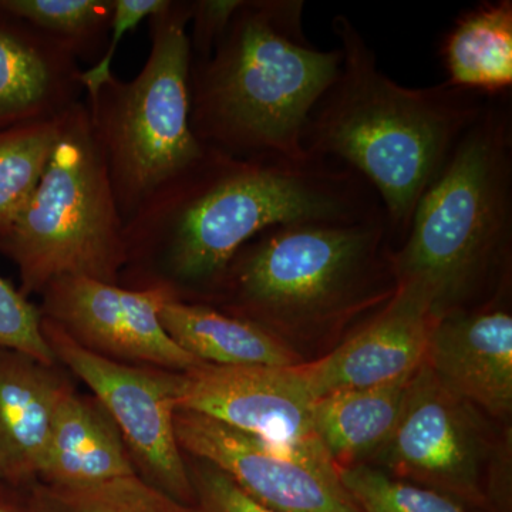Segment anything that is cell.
I'll return each instance as SVG.
<instances>
[{
    "instance_id": "5bb4252c",
    "label": "cell",
    "mask_w": 512,
    "mask_h": 512,
    "mask_svg": "<svg viewBox=\"0 0 512 512\" xmlns=\"http://www.w3.org/2000/svg\"><path fill=\"white\" fill-rule=\"evenodd\" d=\"M433 322L420 296L397 288L392 299L333 352L298 365L299 375L315 400L413 375L426 359Z\"/></svg>"
},
{
    "instance_id": "ba28073f",
    "label": "cell",
    "mask_w": 512,
    "mask_h": 512,
    "mask_svg": "<svg viewBox=\"0 0 512 512\" xmlns=\"http://www.w3.org/2000/svg\"><path fill=\"white\" fill-rule=\"evenodd\" d=\"M390 476L446 495L470 512H512L507 466L484 414L423 365L389 440L370 458Z\"/></svg>"
},
{
    "instance_id": "3957f363",
    "label": "cell",
    "mask_w": 512,
    "mask_h": 512,
    "mask_svg": "<svg viewBox=\"0 0 512 512\" xmlns=\"http://www.w3.org/2000/svg\"><path fill=\"white\" fill-rule=\"evenodd\" d=\"M303 0H244L208 59L191 62L190 124L202 146L239 158L305 160L312 110L342 66L313 46Z\"/></svg>"
},
{
    "instance_id": "52a82bcc",
    "label": "cell",
    "mask_w": 512,
    "mask_h": 512,
    "mask_svg": "<svg viewBox=\"0 0 512 512\" xmlns=\"http://www.w3.org/2000/svg\"><path fill=\"white\" fill-rule=\"evenodd\" d=\"M0 255L18 268L19 291L28 298L63 276L119 284L127 261L124 221L86 101L67 111L42 180L0 235Z\"/></svg>"
},
{
    "instance_id": "e0dca14e",
    "label": "cell",
    "mask_w": 512,
    "mask_h": 512,
    "mask_svg": "<svg viewBox=\"0 0 512 512\" xmlns=\"http://www.w3.org/2000/svg\"><path fill=\"white\" fill-rule=\"evenodd\" d=\"M137 473L119 427L94 396L64 392L39 473V483L86 487Z\"/></svg>"
},
{
    "instance_id": "d6986e66",
    "label": "cell",
    "mask_w": 512,
    "mask_h": 512,
    "mask_svg": "<svg viewBox=\"0 0 512 512\" xmlns=\"http://www.w3.org/2000/svg\"><path fill=\"white\" fill-rule=\"evenodd\" d=\"M439 55L450 86L488 99L511 94V0H483L463 10L441 37Z\"/></svg>"
},
{
    "instance_id": "83f0119b",
    "label": "cell",
    "mask_w": 512,
    "mask_h": 512,
    "mask_svg": "<svg viewBox=\"0 0 512 512\" xmlns=\"http://www.w3.org/2000/svg\"><path fill=\"white\" fill-rule=\"evenodd\" d=\"M244 0H191V62L208 59Z\"/></svg>"
},
{
    "instance_id": "6da1fadb",
    "label": "cell",
    "mask_w": 512,
    "mask_h": 512,
    "mask_svg": "<svg viewBox=\"0 0 512 512\" xmlns=\"http://www.w3.org/2000/svg\"><path fill=\"white\" fill-rule=\"evenodd\" d=\"M382 214L373 188L338 161L239 158L205 148L124 224L119 285L208 303L239 249L266 229Z\"/></svg>"
},
{
    "instance_id": "9a60e30c",
    "label": "cell",
    "mask_w": 512,
    "mask_h": 512,
    "mask_svg": "<svg viewBox=\"0 0 512 512\" xmlns=\"http://www.w3.org/2000/svg\"><path fill=\"white\" fill-rule=\"evenodd\" d=\"M80 74L66 46L0 12V130L63 116L83 101Z\"/></svg>"
},
{
    "instance_id": "5b68a950",
    "label": "cell",
    "mask_w": 512,
    "mask_h": 512,
    "mask_svg": "<svg viewBox=\"0 0 512 512\" xmlns=\"http://www.w3.org/2000/svg\"><path fill=\"white\" fill-rule=\"evenodd\" d=\"M393 252L384 214L353 224L278 225L239 249L208 305L289 345L320 339L392 299Z\"/></svg>"
},
{
    "instance_id": "cb8c5ba5",
    "label": "cell",
    "mask_w": 512,
    "mask_h": 512,
    "mask_svg": "<svg viewBox=\"0 0 512 512\" xmlns=\"http://www.w3.org/2000/svg\"><path fill=\"white\" fill-rule=\"evenodd\" d=\"M359 512H470L446 495L400 480L370 464L340 467Z\"/></svg>"
},
{
    "instance_id": "7a4b0ae2",
    "label": "cell",
    "mask_w": 512,
    "mask_h": 512,
    "mask_svg": "<svg viewBox=\"0 0 512 512\" xmlns=\"http://www.w3.org/2000/svg\"><path fill=\"white\" fill-rule=\"evenodd\" d=\"M342 66L312 110L303 133L308 156L359 174L379 197L393 248L406 238L414 211L488 97L443 82L402 86L377 66L352 20L336 15Z\"/></svg>"
},
{
    "instance_id": "277c9868",
    "label": "cell",
    "mask_w": 512,
    "mask_h": 512,
    "mask_svg": "<svg viewBox=\"0 0 512 512\" xmlns=\"http://www.w3.org/2000/svg\"><path fill=\"white\" fill-rule=\"evenodd\" d=\"M512 249L511 94L488 99L414 211L393 252L397 288L433 319L507 291Z\"/></svg>"
},
{
    "instance_id": "ffe728a7",
    "label": "cell",
    "mask_w": 512,
    "mask_h": 512,
    "mask_svg": "<svg viewBox=\"0 0 512 512\" xmlns=\"http://www.w3.org/2000/svg\"><path fill=\"white\" fill-rule=\"evenodd\" d=\"M413 375L377 386L339 390L315 400L313 430L339 467L365 463L389 440Z\"/></svg>"
},
{
    "instance_id": "2e32d148",
    "label": "cell",
    "mask_w": 512,
    "mask_h": 512,
    "mask_svg": "<svg viewBox=\"0 0 512 512\" xmlns=\"http://www.w3.org/2000/svg\"><path fill=\"white\" fill-rule=\"evenodd\" d=\"M72 386L56 366L0 346V484L39 480L53 420Z\"/></svg>"
},
{
    "instance_id": "603a6c76",
    "label": "cell",
    "mask_w": 512,
    "mask_h": 512,
    "mask_svg": "<svg viewBox=\"0 0 512 512\" xmlns=\"http://www.w3.org/2000/svg\"><path fill=\"white\" fill-rule=\"evenodd\" d=\"M30 512H198L134 474L86 487L36 481L23 488Z\"/></svg>"
},
{
    "instance_id": "484cf974",
    "label": "cell",
    "mask_w": 512,
    "mask_h": 512,
    "mask_svg": "<svg viewBox=\"0 0 512 512\" xmlns=\"http://www.w3.org/2000/svg\"><path fill=\"white\" fill-rule=\"evenodd\" d=\"M198 512H278L259 504L245 494L217 467L185 456Z\"/></svg>"
},
{
    "instance_id": "30bf717a",
    "label": "cell",
    "mask_w": 512,
    "mask_h": 512,
    "mask_svg": "<svg viewBox=\"0 0 512 512\" xmlns=\"http://www.w3.org/2000/svg\"><path fill=\"white\" fill-rule=\"evenodd\" d=\"M174 427L185 456L217 467L271 510L359 512L320 441L282 446L188 410L175 412Z\"/></svg>"
},
{
    "instance_id": "8fae6325",
    "label": "cell",
    "mask_w": 512,
    "mask_h": 512,
    "mask_svg": "<svg viewBox=\"0 0 512 512\" xmlns=\"http://www.w3.org/2000/svg\"><path fill=\"white\" fill-rule=\"evenodd\" d=\"M40 296L43 318L97 355L178 373L204 365L164 329L161 311L174 299L164 289H130L86 276H63Z\"/></svg>"
},
{
    "instance_id": "4316f807",
    "label": "cell",
    "mask_w": 512,
    "mask_h": 512,
    "mask_svg": "<svg viewBox=\"0 0 512 512\" xmlns=\"http://www.w3.org/2000/svg\"><path fill=\"white\" fill-rule=\"evenodd\" d=\"M168 0H114L113 19H111L110 35L103 55L89 69L82 70V83L86 99L99 92L101 86L113 76L111 64L121 40L126 33L136 29L138 23L151 18L167 6Z\"/></svg>"
},
{
    "instance_id": "7402d4cb",
    "label": "cell",
    "mask_w": 512,
    "mask_h": 512,
    "mask_svg": "<svg viewBox=\"0 0 512 512\" xmlns=\"http://www.w3.org/2000/svg\"><path fill=\"white\" fill-rule=\"evenodd\" d=\"M0 12L62 43L79 62H97L109 40L114 0H0Z\"/></svg>"
},
{
    "instance_id": "8992f818",
    "label": "cell",
    "mask_w": 512,
    "mask_h": 512,
    "mask_svg": "<svg viewBox=\"0 0 512 512\" xmlns=\"http://www.w3.org/2000/svg\"><path fill=\"white\" fill-rule=\"evenodd\" d=\"M191 0L148 18L150 53L130 82L111 76L86 99L124 224L154 191L204 154L191 130Z\"/></svg>"
},
{
    "instance_id": "ac0fdd59",
    "label": "cell",
    "mask_w": 512,
    "mask_h": 512,
    "mask_svg": "<svg viewBox=\"0 0 512 512\" xmlns=\"http://www.w3.org/2000/svg\"><path fill=\"white\" fill-rule=\"evenodd\" d=\"M161 322L181 349L208 365L291 367L303 363L293 346L271 330L208 303L168 299Z\"/></svg>"
},
{
    "instance_id": "9c48e42d",
    "label": "cell",
    "mask_w": 512,
    "mask_h": 512,
    "mask_svg": "<svg viewBox=\"0 0 512 512\" xmlns=\"http://www.w3.org/2000/svg\"><path fill=\"white\" fill-rule=\"evenodd\" d=\"M42 329L57 363L86 383L119 427L138 476L194 507L187 460L174 427L180 373L97 355L46 318Z\"/></svg>"
},
{
    "instance_id": "7c38bea8",
    "label": "cell",
    "mask_w": 512,
    "mask_h": 512,
    "mask_svg": "<svg viewBox=\"0 0 512 512\" xmlns=\"http://www.w3.org/2000/svg\"><path fill=\"white\" fill-rule=\"evenodd\" d=\"M298 366L204 365L180 373L177 410L204 414L252 436L303 446L320 441Z\"/></svg>"
},
{
    "instance_id": "4fadbf2b",
    "label": "cell",
    "mask_w": 512,
    "mask_h": 512,
    "mask_svg": "<svg viewBox=\"0 0 512 512\" xmlns=\"http://www.w3.org/2000/svg\"><path fill=\"white\" fill-rule=\"evenodd\" d=\"M503 293L434 319L424 363L448 392L505 421L512 412V316Z\"/></svg>"
},
{
    "instance_id": "44dd1931",
    "label": "cell",
    "mask_w": 512,
    "mask_h": 512,
    "mask_svg": "<svg viewBox=\"0 0 512 512\" xmlns=\"http://www.w3.org/2000/svg\"><path fill=\"white\" fill-rule=\"evenodd\" d=\"M66 116L67 111L56 119L0 130V235L12 227L42 180Z\"/></svg>"
},
{
    "instance_id": "f1b7e54d",
    "label": "cell",
    "mask_w": 512,
    "mask_h": 512,
    "mask_svg": "<svg viewBox=\"0 0 512 512\" xmlns=\"http://www.w3.org/2000/svg\"><path fill=\"white\" fill-rule=\"evenodd\" d=\"M0 512H30L23 488L0 484Z\"/></svg>"
},
{
    "instance_id": "d4e9b609",
    "label": "cell",
    "mask_w": 512,
    "mask_h": 512,
    "mask_svg": "<svg viewBox=\"0 0 512 512\" xmlns=\"http://www.w3.org/2000/svg\"><path fill=\"white\" fill-rule=\"evenodd\" d=\"M42 320L39 305L0 276V346L56 366V357L43 335Z\"/></svg>"
}]
</instances>
